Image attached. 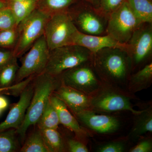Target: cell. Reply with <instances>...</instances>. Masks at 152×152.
Instances as JSON below:
<instances>
[{"mask_svg": "<svg viewBox=\"0 0 152 152\" xmlns=\"http://www.w3.org/2000/svg\"><path fill=\"white\" fill-rule=\"evenodd\" d=\"M92 62L103 83L127 90L132 72V61L127 50L118 48L102 49L94 54Z\"/></svg>", "mask_w": 152, "mask_h": 152, "instance_id": "obj_1", "label": "cell"}, {"mask_svg": "<svg viewBox=\"0 0 152 152\" xmlns=\"http://www.w3.org/2000/svg\"><path fill=\"white\" fill-rule=\"evenodd\" d=\"M34 83V92L24 119L17 133L23 138L31 126L37 124L47 102L55 90L61 84L59 77L42 73L36 76Z\"/></svg>", "mask_w": 152, "mask_h": 152, "instance_id": "obj_2", "label": "cell"}, {"mask_svg": "<svg viewBox=\"0 0 152 152\" xmlns=\"http://www.w3.org/2000/svg\"><path fill=\"white\" fill-rule=\"evenodd\" d=\"M134 94L119 87L103 83L97 91L91 96V108L95 112L110 113L129 112L134 115L142 110L134 108Z\"/></svg>", "mask_w": 152, "mask_h": 152, "instance_id": "obj_3", "label": "cell"}, {"mask_svg": "<svg viewBox=\"0 0 152 152\" xmlns=\"http://www.w3.org/2000/svg\"><path fill=\"white\" fill-rule=\"evenodd\" d=\"M94 54L84 47L70 45L50 50L44 72L59 77L65 71L93 61Z\"/></svg>", "mask_w": 152, "mask_h": 152, "instance_id": "obj_4", "label": "cell"}, {"mask_svg": "<svg viewBox=\"0 0 152 152\" xmlns=\"http://www.w3.org/2000/svg\"><path fill=\"white\" fill-rule=\"evenodd\" d=\"M142 24L133 13L126 0L109 15L106 34L120 44L126 45L136 30Z\"/></svg>", "mask_w": 152, "mask_h": 152, "instance_id": "obj_5", "label": "cell"}, {"mask_svg": "<svg viewBox=\"0 0 152 152\" xmlns=\"http://www.w3.org/2000/svg\"><path fill=\"white\" fill-rule=\"evenodd\" d=\"M78 31L68 11L55 13L48 20L44 35L49 50L73 45Z\"/></svg>", "mask_w": 152, "mask_h": 152, "instance_id": "obj_6", "label": "cell"}, {"mask_svg": "<svg viewBox=\"0 0 152 152\" xmlns=\"http://www.w3.org/2000/svg\"><path fill=\"white\" fill-rule=\"evenodd\" d=\"M92 61L64 72L59 76L61 83L89 96L94 94L103 83L96 72Z\"/></svg>", "mask_w": 152, "mask_h": 152, "instance_id": "obj_7", "label": "cell"}, {"mask_svg": "<svg viewBox=\"0 0 152 152\" xmlns=\"http://www.w3.org/2000/svg\"><path fill=\"white\" fill-rule=\"evenodd\" d=\"M50 50L44 34L38 38L23 57L15 79V83L43 73L48 61Z\"/></svg>", "mask_w": 152, "mask_h": 152, "instance_id": "obj_8", "label": "cell"}, {"mask_svg": "<svg viewBox=\"0 0 152 152\" xmlns=\"http://www.w3.org/2000/svg\"><path fill=\"white\" fill-rule=\"evenodd\" d=\"M50 18L48 14L45 12L34 10L19 24V37L14 51L15 56H20L24 53L43 34L46 24Z\"/></svg>", "mask_w": 152, "mask_h": 152, "instance_id": "obj_9", "label": "cell"}, {"mask_svg": "<svg viewBox=\"0 0 152 152\" xmlns=\"http://www.w3.org/2000/svg\"><path fill=\"white\" fill-rule=\"evenodd\" d=\"M84 2L74 12H68L77 29L89 35H106L107 17L89 3Z\"/></svg>", "mask_w": 152, "mask_h": 152, "instance_id": "obj_10", "label": "cell"}, {"mask_svg": "<svg viewBox=\"0 0 152 152\" xmlns=\"http://www.w3.org/2000/svg\"><path fill=\"white\" fill-rule=\"evenodd\" d=\"M127 45L134 72L142 67L152 56V23H143L136 30Z\"/></svg>", "mask_w": 152, "mask_h": 152, "instance_id": "obj_11", "label": "cell"}, {"mask_svg": "<svg viewBox=\"0 0 152 152\" xmlns=\"http://www.w3.org/2000/svg\"><path fill=\"white\" fill-rule=\"evenodd\" d=\"M75 117L85 127L101 134H114L121 127V122L116 117L97 114L92 110L81 112Z\"/></svg>", "mask_w": 152, "mask_h": 152, "instance_id": "obj_12", "label": "cell"}, {"mask_svg": "<svg viewBox=\"0 0 152 152\" xmlns=\"http://www.w3.org/2000/svg\"><path fill=\"white\" fill-rule=\"evenodd\" d=\"M31 82L22 91L18 102L12 107L5 119L0 124V132L10 129L17 130L21 125L34 92V86Z\"/></svg>", "mask_w": 152, "mask_h": 152, "instance_id": "obj_13", "label": "cell"}, {"mask_svg": "<svg viewBox=\"0 0 152 152\" xmlns=\"http://www.w3.org/2000/svg\"><path fill=\"white\" fill-rule=\"evenodd\" d=\"M53 94L66 104L75 116L84 111L91 110V96L61 83Z\"/></svg>", "mask_w": 152, "mask_h": 152, "instance_id": "obj_14", "label": "cell"}, {"mask_svg": "<svg viewBox=\"0 0 152 152\" xmlns=\"http://www.w3.org/2000/svg\"><path fill=\"white\" fill-rule=\"evenodd\" d=\"M73 45L84 47L93 54L106 48H120L127 51V44H120L108 35H89L80 32L79 31L74 38Z\"/></svg>", "mask_w": 152, "mask_h": 152, "instance_id": "obj_15", "label": "cell"}, {"mask_svg": "<svg viewBox=\"0 0 152 152\" xmlns=\"http://www.w3.org/2000/svg\"><path fill=\"white\" fill-rule=\"evenodd\" d=\"M51 102L56 110L60 124L78 136L87 135V133L81 126L78 120L69 111L68 107L62 101L53 94L50 98Z\"/></svg>", "mask_w": 152, "mask_h": 152, "instance_id": "obj_16", "label": "cell"}, {"mask_svg": "<svg viewBox=\"0 0 152 152\" xmlns=\"http://www.w3.org/2000/svg\"><path fill=\"white\" fill-rule=\"evenodd\" d=\"M152 83V63L145 64L135 73L132 74L129 79L127 90L135 93L149 88Z\"/></svg>", "mask_w": 152, "mask_h": 152, "instance_id": "obj_17", "label": "cell"}, {"mask_svg": "<svg viewBox=\"0 0 152 152\" xmlns=\"http://www.w3.org/2000/svg\"><path fill=\"white\" fill-rule=\"evenodd\" d=\"M135 116L134 125L129 137L137 140L148 133L152 132V109L151 106L142 110Z\"/></svg>", "mask_w": 152, "mask_h": 152, "instance_id": "obj_18", "label": "cell"}, {"mask_svg": "<svg viewBox=\"0 0 152 152\" xmlns=\"http://www.w3.org/2000/svg\"><path fill=\"white\" fill-rule=\"evenodd\" d=\"M130 7L143 23H152V3L150 0H126Z\"/></svg>", "mask_w": 152, "mask_h": 152, "instance_id": "obj_19", "label": "cell"}, {"mask_svg": "<svg viewBox=\"0 0 152 152\" xmlns=\"http://www.w3.org/2000/svg\"><path fill=\"white\" fill-rule=\"evenodd\" d=\"M37 124L40 129H57L58 127L60 124L58 116L50 98Z\"/></svg>", "mask_w": 152, "mask_h": 152, "instance_id": "obj_20", "label": "cell"}, {"mask_svg": "<svg viewBox=\"0 0 152 152\" xmlns=\"http://www.w3.org/2000/svg\"><path fill=\"white\" fill-rule=\"evenodd\" d=\"M40 131L50 152H62L64 151V146L63 139L57 129H41Z\"/></svg>", "mask_w": 152, "mask_h": 152, "instance_id": "obj_21", "label": "cell"}, {"mask_svg": "<svg viewBox=\"0 0 152 152\" xmlns=\"http://www.w3.org/2000/svg\"><path fill=\"white\" fill-rule=\"evenodd\" d=\"M36 4V0L15 1L11 9L17 26L34 10Z\"/></svg>", "mask_w": 152, "mask_h": 152, "instance_id": "obj_22", "label": "cell"}, {"mask_svg": "<svg viewBox=\"0 0 152 152\" xmlns=\"http://www.w3.org/2000/svg\"><path fill=\"white\" fill-rule=\"evenodd\" d=\"M22 152H50L40 131L35 132L29 137L21 149Z\"/></svg>", "mask_w": 152, "mask_h": 152, "instance_id": "obj_23", "label": "cell"}, {"mask_svg": "<svg viewBox=\"0 0 152 152\" xmlns=\"http://www.w3.org/2000/svg\"><path fill=\"white\" fill-rule=\"evenodd\" d=\"M19 66L17 57L15 56L0 71V87L12 86L15 81Z\"/></svg>", "mask_w": 152, "mask_h": 152, "instance_id": "obj_24", "label": "cell"}, {"mask_svg": "<svg viewBox=\"0 0 152 152\" xmlns=\"http://www.w3.org/2000/svg\"><path fill=\"white\" fill-rule=\"evenodd\" d=\"M0 132V152H12L17 148L15 129H10Z\"/></svg>", "mask_w": 152, "mask_h": 152, "instance_id": "obj_25", "label": "cell"}, {"mask_svg": "<svg viewBox=\"0 0 152 152\" xmlns=\"http://www.w3.org/2000/svg\"><path fill=\"white\" fill-rule=\"evenodd\" d=\"M16 22L11 8H4L0 10V31L14 28Z\"/></svg>", "mask_w": 152, "mask_h": 152, "instance_id": "obj_26", "label": "cell"}, {"mask_svg": "<svg viewBox=\"0 0 152 152\" xmlns=\"http://www.w3.org/2000/svg\"><path fill=\"white\" fill-rule=\"evenodd\" d=\"M126 0H100L99 11L108 18L109 15L122 4Z\"/></svg>", "mask_w": 152, "mask_h": 152, "instance_id": "obj_27", "label": "cell"}, {"mask_svg": "<svg viewBox=\"0 0 152 152\" xmlns=\"http://www.w3.org/2000/svg\"><path fill=\"white\" fill-rule=\"evenodd\" d=\"M126 149V141L115 140L109 142L98 147L99 152H123Z\"/></svg>", "mask_w": 152, "mask_h": 152, "instance_id": "obj_28", "label": "cell"}, {"mask_svg": "<svg viewBox=\"0 0 152 152\" xmlns=\"http://www.w3.org/2000/svg\"><path fill=\"white\" fill-rule=\"evenodd\" d=\"M75 0H45L46 5L56 12H65Z\"/></svg>", "mask_w": 152, "mask_h": 152, "instance_id": "obj_29", "label": "cell"}, {"mask_svg": "<svg viewBox=\"0 0 152 152\" xmlns=\"http://www.w3.org/2000/svg\"><path fill=\"white\" fill-rule=\"evenodd\" d=\"M16 40V32L13 28L0 31V48L12 46Z\"/></svg>", "mask_w": 152, "mask_h": 152, "instance_id": "obj_30", "label": "cell"}, {"mask_svg": "<svg viewBox=\"0 0 152 152\" xmlns=\"http://www.w3.org/2000/svg\"><path fill=\"white\" fill-rule=\"evenodd\" d=\"M130 152H151L152 141L151 138H142L139 142L129 151Z\"/></svg>", "mask_w": 152, "mask_h": 152, "instance_id": "obj_31", "label": "cell"}, {"mask_svg": "<svg viewBox=\"0 0 152 152\" xmlns=\"http://www.w3.org/2000/svg\"><path fill=\"white\" fill-rule=\"evenodd\" d=\"M69 151L71 152H88L89 150L86 146L81 142L74 139L68 141Z\"/></svg>", "mask_w": 152, "mask_h": 152, "instance_id": "obj_32", "label": "cell"}, {"mask_svg": "<svg viewBox=\"0 0 152 152\" xmlns=\"http://www.w3.org/2000/svg\"><path fill=\"white\" fill-rule=\"evenodd\" d=\"M31 79L30 78L25 79L22 81L17 83L15 85H12L8 87H0V93L4 91H12L18 92L21 93L23 90L26 86L28 84L31 82Z\"/></svg>", "mask_w": 152, "mask_h": 152, "instance_id": "obj_33", "label": "cell"}, {"mask_svg": "<svg viewBox=\"0 0 152 152\" xmlns=\"http://www.w3.org/2000/svg\"><path fill=\"white\" fill-rule=\"evenodd\" d=\"M15 56L14 52L6 49H0V71Z\"/></svg>", "mask_w": 152, "mask_h": 152, "instance_id": "obj_34", "label": "cell"}, {"mask_svg": "<svg viewBox=\"0 0 152 152\" xmlns=\"http://www.w3.org/2000/svg\"><path fill=\"white\" fill-rule=\"evenodd\" d=\"M9 106V102L7 99L2 96H0V109L3 111L7 108Z\"/></svg>", "mask_w": 152, "mask_h": 152, "instance_id": "obj_35", "label": "cell"}, {"mask_svg": "<svg viewBox=\"0 0 152 152\" xmlns=\"http://www.w3.org/2000/svg\"><path fill=\"white\" fill-rule=\"evenodd\" d=\"M83 1L89 3L95 8L99 10L100 0H83Z\"/></svg>", "mask_w": 152, "mask_h": 152, "instance_id": "obj_36", "label": "cell"}, {"mask_svg": "<svg viewBox=\"0 0 152 152\" xmlns=\"http://www.w3.org/2000/svg\"><path fill=\"white\" fill-rule=\"evenodd\" d=\"M5 3L4 2L0 1V10L5 8Z\"/></svg>", "mask_w": 152, "mask_h": 152, "instance_id": "obj_37", "label": "cell"}, {"mask_svg": "<svg viewBox=\"0 0 152 152\" xmlns=\"http://www.w3.org/2000/svg\"><path fill=\"white\" fill-rule=\"evenodd\" d=\"M3 112V111L2 110H1V109H0V115H1V114Z\"/></svg>", "mask_w": 152, "mask_h": 152, "instance_id": "obj_38", "label": "cell"}, {"mask_svg": "<svg viewBox=\"0 0 152 152\" xmlns=\"http://www.w3.org/2000/svg\"><path fill=\"white\" fill-rule=\"evenodd\" d=\"M15 1H21V0H15Z\"/></svg>", "mask_w": 152, "mask_h": 152, "instance_id": "obj_39", "label": "cell"}, {"mask_svg": "<svg viewBox=\"0 0 152 152\" xmlns=\"http://www.w3.org/2000/svg\"></svg>", "mask_w": 152, "mask_h": 152, "instance_id": "obj_40", "label": "cell"}]
</instances>
